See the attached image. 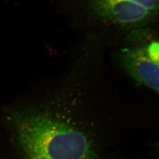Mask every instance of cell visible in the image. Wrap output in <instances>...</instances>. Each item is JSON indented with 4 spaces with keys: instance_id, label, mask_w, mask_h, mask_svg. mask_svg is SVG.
<instances>
[{
    "instance_id": "cell-1",
    "label": "cell",
    "mask_w": 159,
    "mask_h": 159,
    "mask_svg": "<svg viewBox=\"0 0 159 159\" xmlns=\"http://www.w3.org/2000/svg\"><path fill=\"white\" fill-rule=\"evenodd\" d=\"M21 133L28 159H98L86 134L47 114L25 117Z\"/></svg>"
},
{
    "instance_id": "cell-2",
    "label": "cell",
    "mask_w": 159,
    "mask_h": 159,
    "mask_svg": "<svg viewBox=\"0 0 159 159\" xmlns=\"http://www.w3.org/2000/svg\"><path fill=\"white\" fill-rule=\"evenodd\" d=\"M100 21L117 26H138L159 11V0H84Z\"/></svg>"
},
{
    "instance_id": "cell-3",
    "label": "cell",
    "mask_w": 159,
    "mask_h": 159,
    "mask_svg": "<svg viewBox=\"0 0 159 159\" xmlns=\"http://www.w3.org/2000/svg\"><path fill=\"white\" fill-rule=\"evenodd\" d=\"M120 60L122 67L137 83L159 93V65L149 57L146 47L125 48Z\"/></svg>"
},
{
    "instance_id": "cell-4",
    "label": "cell",
    "mask_w": 159,
    "mask_h": 159,
    "mask_svg": "<svg viewBox=\"0 0 159 159\" xmlns=\"http://www.w3.org/2000/svg\"><path fill=\"white\" fill-rule=\"evenodd\" d=\"M146 49L150 58L159 65V41L150 43Z\"/></svg>"
}]
</instances>
